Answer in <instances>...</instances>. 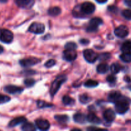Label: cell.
<instances>
[{
  "mask_svg": "<svg viewBox=\"0 0 131 131\" xmlns=\"http://www.w3.org/2000/svg\"><path fill=\"white\" fill-rule=\"evenodd\" d=\"M91 98L87 94H83L79 97V101L82 104H87L91 101Z\"/></svg>",
  "mask_w": 131,
  "mask_h": 131,
  "instance_id": "4316f807",
  "label": "cell"
},
{
  "mask_svg": "<svg viewBox=\"0 0 131 131\" xmlns=\"http://www.w3.org/2000/svg\"><path fill=\"white\" fill-rule=\"evenodd\" d=\"M128 28L126 26L121 25L114 30V34L119 38H125L128 35Z\"/></svg>",
  "mask_w": 131,
  "mask_h": 131,
  "instance_id": "9c48e42d",
  "label": "cell"
},
{
  "mask_svg": "<svg viewBox=\"0 0 131 131\" xmlns=\"http://www.w3.org/2000/svg\"><path fill=\"white\" fill-rule=\"evenodd\" d=\"M77 48V45L74 42H68L65 46L66 49H76Z\"/></svg>",
  "mask_w": 131,
  "mask_h": 131,
  "instance_id": "4dcf8cb0",
  "label": "cell"
},
{
  "mask_svg": "<svg viewBox=\"0 0 131 131\" xmlns=\"http://www.w3.org/2000/svg\"><path fill=\"white\" fill-rule=\"evenodd\" d=\"M4 89H5V92L12 95L19 94L23 91V88L14 85H8L5 86Z\"/></svg>",
  "mask_w": 131,
  "mask_h": 131,
  "instance_id": "4fadbf2b",
  "label": "cell"
},
{
  "mask_svg": "<svg viewBox=\"0 0 131 131\" xmlns=\"http://www.w3.org/2000/svg\"><path fill=\"white\" fill-rule=\"evenodd\" d=\"M35 125L37 128L41 130H47L50 127V124L49 122L45 119L40 118L36 120Z\"/></svg>",
  "mask_w": 131,
  "mask_h": 131,
  "instance_id": "30bf717a",
  "label": "cell"
},
{
  "mask_svg": "<svg viewBox=\"0 0 131 131\" xmlns=\"http://www.w3.org/2000/svg\"><path fill=\"white\" fill-rule=\"evenodd\" d=\"M95 11V5L92 3L85 2L80 6V12L83 14L90 15Z\"/></svg>",
  "mask_w": 131,
  "mask_h": 131,
  "instance_id": "5b68a950",
  "label": "cell"
},
{
  "mask_svg": "<svg viewBox=\"0 0 131 131\" xmlns=\"http://www.w3.org/2000/svg\"><path fill=\"white\" fill-rule=\"evenodd\" d=\"M67 77L64 75H59L54 80V81L51 84V88H50V93L52 97H53L57 93L61 87L62 84L64 83H65Z\"/></svg>",
  "mask_w": 131,
  "mask_h": 131,
  "instance_id": "6da1fadb",
  "label": "cell"
},
{
  "mask_svg": "<svg viewBox=\"0 0 131 131\" xmlns=\"http://www.w3.org/2000/svg\"><path fill=\"white\" fill-rule=\"evenodd\" d=\"M96 1L99 3H105V2L107 1V0H96Z\"/></svg>",
  "mask_w": 131,
  "mask_h": 131,
  "instance_id": "f35d334b",
  "label": "cell"
},
{
  "mask_svg": "<svg viewBox=\"0 0 131 131\" xmlns=\"http://www.w3.org/2000/svg\"><path fill=\"white\" fill-rule=\"evenodd\" d=\"M41 61V60L36 58H24L21 60L19 61V63L22 67H29L33 66L36 64L39 63Z\"/></svg>",
  "mask_w": 131,
  "mask_h": 131,
  "instance_id": "ba28073f",
  "label": "cell"
},
{
  "mask_svg": "<svg viewBox=\"0 0 131 131\" xmlns=\"http://www.w3.org/2000/svg\"><path fill=\"white\" fill-rule=\"evenodd\" d=\"M84 85L85 86L87 87V88H94V87H96L98 85V83L95 80H91V79H90V80L87 81L85 83Z\"/></svg>",
  "mask_w": 131,
  "mask_h": 131,
  "instance_id": "83f0119b",
  "label": "cell"
},
{
  "mask_svg": "<svg viewBox=\"0 0 131 131\" xmlns=\"http://www.w3.org/2000/svg\"><path fill=\"white\" fill-rule=\"evenodd\" d=\"M83 57L89 63H94L97 60L98 56L92 49H86L83 51Z\"/></svg>",
  "mask_w": 131,
  "mask_h": 131,
  "instance_id": "52a82bcc",
  "label": "cell"
},
{
  "mask_svg": "<svg viewBox=\"0 0 131 131\" xmlns=\"http://www.w3.org/2000/svg\"><path fill=\"white\" fill-rule=\"evenodd\" d=\"M14 35L11 31L6 29H0V40L6 43L12 42Z\"/></svg>",
  "mask_w": 131,
  "mask_h": 131,
  "instance_id": "3957f363",
  "label": "cell"
},
{
  "mask_svg": "<svg viewBox=\"0 0 131 131\" xmlns=\"http://www.w3.org/2000/svg\"><path fill=\"white\" fill-rule=\"evenodd\" d=\"M7 1L8 0H0V3H6V2H7Z\"/></svg>",
  "mask_w": 131,
  "mask_h": 131,
  "instance_id": "60d3db41",
  "label": "cell"
},
{
  "mask_svg": "<svg viewBox=\"0 0 131 131\" xmlns=\"http://www.w3.org/2000/svg\"><path fill=\"white\" fill-rule=\"evenodd\" d=\"M10 101V98L8 96L0 94V104L6 103Z\"/></svg>",
  "mask_w": 131,
  "mask_h": 131,
  "instance_id": "1f68e13d",
  "label": "cell"
},
{
  "mask_svg": "<svg viewBox=\"0 0 131 131\" xmlns=\"http://www.w3.org/2000/svg\"><path fill=\"white\" fill-rule=\"evenodd\" d=\"M17 5L22 8H30L34 5L35 0H15Z\"/></svg>",
  "mask_w": 131,
  "mask_h": 131,
  "instance_id": "7c38bea8",
  "label": "cell"
},
{
  "mask_svg": "<svg viewBox=\"0 0 131 131\" xmlns=\"http://www.w3.org/2000/svg\"><path fill=\"white\" fill-rule=\"evenodd\" d=\"M45 26L42 23H33L29 27L28 31L35 34H42L44 32Z\"/></svg>",
  "mask_w": 131,
  "mask_h": 131,
  "instance_id": "8992f818",
  "label": "cell"
},
{
  "mask_svg": "<svg viewBox=\"0 0 131 131\" xmlns=\"http://www.w3.org/2000/svg\"><path fill=\"white\" fill-rule=\"evenodd\" d=\"M80 42V43H82V44H83V45H86V44L87 45V43H89V40H86V39H82V40H81Z\"/></svg>",
  "mask_w": 131,
  "mask_h": 131,
  "instance_id": "8d00e7d4",
  "label": "cell"
},
{
  "mask_svg": "<svg viewBox=\"0 0 131 131\" xmlns=\"http://www.w3.org/2000/svg\"><path fill=\"white\" fill-rule=\"evenodd\" d=\"M62 102L65 106H73L75 103L74 100L68 95H65L63 97Z\"/></svg>",
  "mask_w": 131,
  "mask_h": 131,
  "instance_id": "603a6c76",
  "label": "cell"
},
{
  "mask_svg": "<svg viewBox=\"0 0 131 131\" xmlns=\"http://www.w3.org/2000/svg\"><path fill=\"white\" fill-rule=\"evenodd\" d=\"M115 109L116 111L119 114H124L127 112L129 109V103L127 101L122 99L121 98L119 101L116 102Z\"/></svg>",
  "mask_w": 131,
  "mask_h": 131,
  "instance_id": "7a4b0ae2",
  "label": "cell"
},
{
  "mask_svg": "<svg viewBox=\"0 0 131 131\" xmlns=\"http://www.w3.org/2000/svg\"><path fill=\"white\" fill-rule=\"evenodd\" d=\"M121 98V95L119 92H113L109 93L108 99L110 102L116 103L118 101H119Z\"/></svg>",
  "mask_w": 131,
  "mask_h": 131,
  "instance_id": "ac0fdd59",
  "label": "cell"
},
{
  "mask_svg": "<svg viewBox=\"0 0 131 131\" xmlns=\"http://www.w3.org/2000/svg\"><path fill=\"white\" fill-rule=\"evenodd\" d=\"M21 129L24 131H35V127L32 123L24 122V124L22 126Z\"/></svg>",
  "mask_w": 131,
  "mask_h": 131,
  "instance_id": "cb8c5ba5",
  "label": "cell"
},
{
  "mask_svg": "<svg viewBox=\"0 0 131 131\" xmlns=\"http://www.w3.org/2000/svg\"><path fill=\"white\" fill-rule=\"evenodd\" d=\"M3 50H4L3 47L1 46H0V54H1L3 52Z\"/></svg>",
  "mask_w": 131,
  "mask_h": 131,
  "instance_id": "ab89813d",
  "label": "cell"
},
{
  "mask_svg": "<svg viewBox=\"0 0 131 131\" xmlns=\"http://www.w3.org/2000/svg\"><path fill=\"white\" fill-rule=\"evenodd\" d=\"M121 50L123 52L131 53V41H126L122 44Z\"/></svg>",
  "mask_w": 131,
  "mask_h": 131,
  "instance_id": "44dd1931",
  "label": "cell"
},
{
  "mask_svg": "<svg viewBox=\"0 0 131 131\" xmlns=\"http://www.w3.org/2000/svg\"><path fill=\"white\" fill-rule=\"evenodd\" d=\"M125 3L127 6L131 8V0H125Z\"/></svg>",
  "mask_w": 131,
  "mask_h": 131,
  "instance_id": "74e56055",
  "label": "cell"
},
{
  "mask_svg": "<svg viewBox=\"0 0 131 131\" xmlns=\"http://www.w3.org/2000/svg\"><path fill=\"white\" fill-rule=\"evenodd\" d=\"M110 70L113 74H118L121 70V66L117 63H114L113 64H112L111 67H110Z\"/></svg>",
  "mask_w": 131,
  "mask_h": 131,
  "instance_id": "484cf974",
  "label": "cell"
},
{
  "mask_svg": "<svg viewBox=\"0 0 131 131\" xmlns=\"http://www.w3.org/2000/svg\"><path fill=\"white\" fill-rule=\"evenodd\" d=\"M35 81L33 79H26L24 81V83L27 87H31L35 84Z\"/></svg>",
  "mask_w": 131,
  "mask_h": 131,
  "instance_id": "d6a6232c",
  "label": "cell"
},
{
  "mask_svg": "<svg viewBox=\"0 0 131 131\" xmlns=\"http://www.w3.org/2000/svg\"><path fill=\"white\" fill-rule=\"evenodd\" d=\"M120 59L123 61L125 63L131 62V53L128 52H123V54L120 55Z\"/></svg>",
  "mask_w": 131,
  "mask_h": 131,
  "instance_id": "d4e9b609",
  "label": "cell"
},
{
  "mask_svg": "<svg viewBox=\"0 0 131 131\" xmlns=\"http://www.w3.org/2000/svg\"><path fill=\"white\" fill-rule=\"evenodd\" d=\"M103 20L101 18L94 17L91 19L87 28V31L95 32L98 30L99 26L102 24Z\"/></svg>",
  "mask_w": 131,
  "mask_h": 131,
  "instance_id": "277c9868",
  "label": "cell"
},
{
  "mask_svg": "<svg viewBox=\"0 0 131 131\" xmlns=\"http://www.w3.org/2000/svg\"><path fill=\"white\" fill-rule=\"evenodd\" d=\"M77 57L75 49H66L64 52V58L68 61H74Z\"/></svg>",
  "mask_w": 131,
  "mask_h": 131,
  "instance_id": "8fae6325",
  "label": "cell"
},
{
  "mask_svg": "<svg viewBox=\"0 0 131 131\" xmlns=\"http://www.w3.org/2000/svg\"><path fill=\"white\" fill-rule=\"evenodd\" d=\"M109 66L106 63H100L99 64L96 68V70H97L98 73L101 74H104L107 73L109 70Z\"/></svg>",
  "mask_w": 131,
  "mask_h": 131,
  "instance_id": "d6986e66",
  "label": "cell"
},
{
  "mask_svg": "<svg viewBox=\"0 0 131 131\" xmlns=\"http://www.w3.org/2000/svg\"><path fill=\"white\" fill-rule=\"evenodd\" d=\"M116 118L115 113L111 109H107L104 113V118L108 123H112Z\"/></svg>",
  "mask_w": 131,
  "mask_h": 131,
  "instance_id": "5bb4252c",
  "label": "cell"
},
{
  "mask_svg": "<svg viewBox=\"0 0 131 131\" xmlns=\"http://www.w3.org/2000/svg\"><path fill=\"white\" fill-rule=\"evenodd\" d=\"M110 56L109 53H102L100 56H98V58L100 59V60H106L110 58Z\"/></svg>",
  "mask_w": 131,
  "mask_h": 131,
  "instance_id": "836d02e7",
  "label": "cell"
},
{
  "mask_svg": "<svg viewBox=\"0 0 131 131\" xmlns=\"http://www.w3.org/2000/svg\"><path fill=\"white\" fill-rule=\"evenodd\" d=\"M87 120L94 124H99L101 123V120L94 113H89L87 116Z\"/></svg>",
  "mask_w": 131,
  "mask_h": 131,
  "instance_id": "e0dca14e",
  "label": "cell"
},
{
  "mask_svg": "<svg viewBox=\"0 0 131 131\" xmlns=\"http://www.w3.org/2000/svg\"><path fill=\"white\" fill-rule=\"evenodd\" d=\"M55 63H56V61H55V60H49L48 61H46V63L44 64V65L47 68H50V67H51L54 66V65H55Z\"/></svg>",
  "mask_w": 131,
  "mask_h": 131,
  "instance_id": "e575fe53",
  "label": "cell"
},
{
  "mask_svg": "<svg viewBox=\"0 0 131 131\" xmlns=\"http://www.w3.org/2000/svg\"><path fill=\"white\" fill-rule=\"evenodd\" d=\"M122 15L124 17L125 19H128V20H130L131 19V10L130 9H127V10H124L122 12Z\"/></svg>",
  "mask_w": 131,
  "mask_h": 131,
  "instance_id": "f1b7e54d",
  "label": "cell"
},
{
  "mask_svg": "<svg viewBox=\"0 0 131 131\" xmlns=\"http://www.w3.org/2000/svg\"><path fill=\"white\" fill-rule=\"evenodd\" d=\"M73 120L75 122L78 123V124H84L87 120V116L84 114L78 113H76L74 115Z\"/></svg>",
  "mask_w": 131,
  "mask_h": 131,
  "instance_id": "2e32d148",
  "label": "cell"
},
{
  "mask_svg": "<svg viewBox=\"0 0 131 131\" xmlns=\"http://www.w3.org/2000/svg\"><path fill=\"white\" fill-rule=\"evenodd\" d=\"M61 13V9L59 6H53L48 10V14L51 16H57Z\"/></svg>",
  "mask_w": 131,
  "mask_h": 131,
  "instance_id": "7402d4cb",
  "label": "cell"
},
{
  "mask_svg": "<svg viewBox=\"0 0 131 131\" xmlns=\"http://www.w3.org/2000/svg\"><path fill=\"white\" fill-rule=\"evenodd\" d=\"M107 81L109 82L110 83H114V82H116V78L114 75H110L109 76H107Z\"/></svg>",
  "mask_w": 131,
  "mask_h": 131,
  "instance_id": "d590c367",
  "label": "cell"
},
{
  "mask_svg": "<svg viewBox=\"0 0 131 131\" xmlns=\"http://www.w3.org/2000/svg\"><path fill=\"white\" fill-rule=\"evenodd\" d=\"M26 118L23 117V116L15 118L13 119V120H12L10 122V123L8 124V126L10 127H14L17 126L19 124L26 122Z\"/></svg>",
  "mask_w": 131,
  "mask_h": 131,
  "instance_id": "9a60e30c",
  "label": "cell"
},
{
  "mask_svg": "<svg viewBox=\"0 0 131 131\" xmlns=\"http://www.w3.org/2000/svg\"><path fill=\"white\" fill-rule=\"evenodd\" d=\"M55 119L59 123L62 124H66L69 121V117L67 115H55Z\"/></svg>",
  "mask_w": 131,
  "mask_h": 131,
  "instance_id": "ffe728a7",
  "label": "cell"
},
{
  "mask_svg": "<svg viewBox=\"0 0 131 131\" xmlns=\"http://www.w3.org/2000/svg\"><path fill=\"white\" fill-rule=\"evenodd\" d=\"M37 106H38L39 107L42 108V107H51V106H52V104H51L47 103V102H44V101H37Z\"/></svg>",
  "mask_w": 131,
  "mask_h": 131,
  "instance_id": "f546056e",
  "label": "cell"
}]
</instances>
